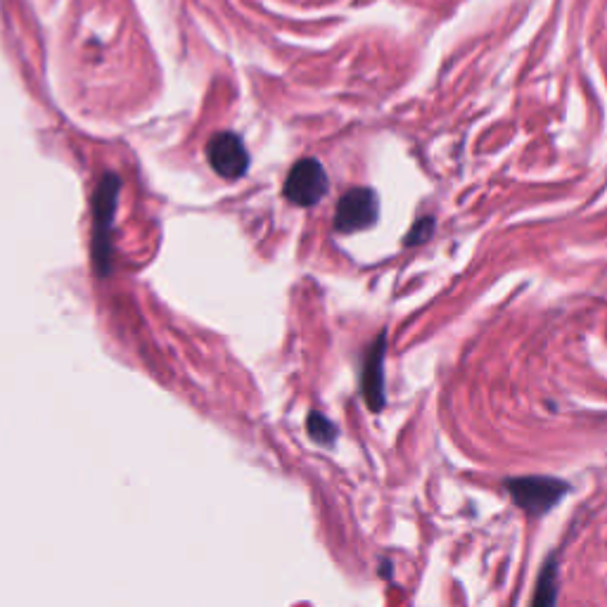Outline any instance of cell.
Wrapping results in <instances>:
<instances>
[{"label": "cell", "mask_w": 607, "mask_h": 607, "mask_svg": "<svg viewBox=\"0 0 607 607\" xmlns=\"http://www.w3.org/2000/svg\"><path fill=\"white\" fill-rule=\"evenodd\" d=\"M309 430L316 442H332V439H335V427H332V423H328L321 413L309 415Z\"/></svg>", "instance_id": "8"}, {"label": "cell", "mask_w": 607, "mask_h": 607, "mask_svg": "<svg viewBox=\"0 0 607 607\" xmlns=\"http://www.w3.org/2000/svg\"><path fill=\"white\" fill-rule=\"evenodd\" d=\"M207 159L212 169L226 181H235V178L245 176L249 169V152L242 143L240 136L235 133L223 131L209 140L207 145Z\"/></svg>", "instance_id": "4"}, {"label": "cell", "mask_w": 607, "mask_h": 607, "mask_svg": "<svg viewBox=\"0 0 607 607\" xmlns=\"http://www.w3.org/2000/svg\"><path fill=\"white\" fill-rule=\"evenodd\" d=\"M328 193V174L318 159H299L285 181V197L297 207H313Z\"/></svg>", "instance_id": "2"}, {"label": "cell", "mask_w": 607, "mask_h": 607, "mask_svg": "<svg viewBox=\"0 0 607 607\" xmlns=\"http://www.w3.org/2000/svg\"><path fill=\"white\" fill-rule=\"evenodd\" d=\"M555 600H558V562L548 558L536 579L532 607H555Z\"/></svg>", "instance_id": "7"}, {"label": "cell", "mask_w": 607, "mask_h": 607, "mask_svg": "<svg viewBox=\"0 0 607 607\" xmlns=\"http://www.w3.org/2000/svg\"><path fill=\"white\" fill-rule=\"evenodd\" d=\"M380 202L378 195L370 188H354L347 195H342L335 212V228L340 233H356L366 230L378 221Z\"/></svg>", "instance_id": "3"}, {"label": "cell", "mask_w": 607, "mask_h": 607, "mask_svg": "<svg viewBox=\"0 0 607 607\" xmlns=\"http://www.w3.org/2000/svg\"><path fill=\"white\" fill-rule=\"evenodd\" d=\"M119 183L117 178L110 176L107 181L100 183L98 195H95V261L100 264V271L105 273L107 261H110V223L114 214V204H117Z\"/></svg>", "instance_id": "5"}, {"label": "cell", "mask_w": 607, "mask_h": 607, "mask_svg": "<svg viewBox=\"0 0 607 607\" xmlns=\"http://www.w3.org/2000/svg\"><path fill=\"white\" fill-rule=\"evenodd\" d=\"M432 228H434V221H432V219L418 221V223H415V226H413L411 233H408L406 245H415V242H425L427 238H430Z\"/></svg>", "instance_id": "9"}, {"label": "cell", "mask_w": 607, "mask_h": 607, "mask_svg": "<svg viewBox=\"0 0 607 607\" xmlns=\"http://www.w3.org/2000/svg\"><path fill=\"white\" fill-rule=\"evenodd\" d=\"M385 335L378 337L373 349L368 351L366 366H363V394L373 411H382L385 406Z\"/></svg>", "instance_id": "6"}, {"label": "cell", "mask_w": 607, "mask_h": 607, "mask_svg": "<svg viewBox=\"0 0 607 607\" xmlns=\"http://www.w3.org/2000/svg\"><path fill=\"white\" fill-rule=\"evenodd\" d=\"M506 489L517 508L525 510L527 515L541 517L558 506L562 498L570 491V484L555 477H513L506 482Z\"/></svg>", "instance_id": "1"}]
</instances>
